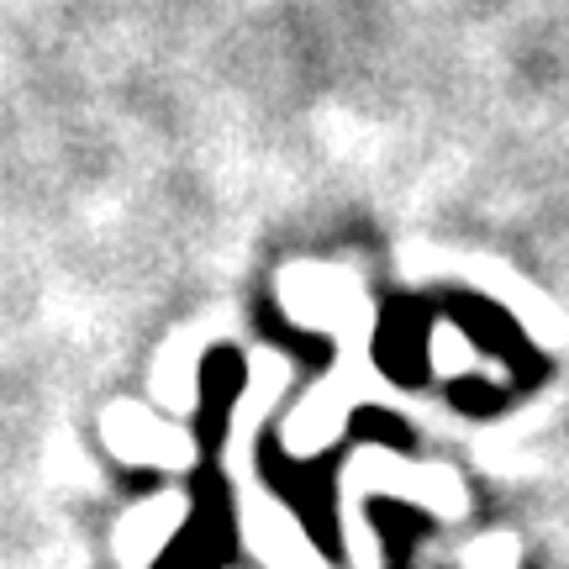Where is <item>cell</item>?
Wrapping results in <instances>:
<instances>
[{
	"mask_svg": "<svg viewBox=\"0 0 569 569\" xmlns=\"http://www.w3.org/2000/svg\"><path fill=\"white\" fill-rule=\"evenodd\" d=\"M238 553V501L222 475H201L190 490V511L180 517V532L153 559V569H227Z\"/></svg>",
	"mask_w": 569,
	"mask_h": 569,
	"instance_id": "obj_1",
	"label": "cell"
},
{
	"mask_svg": "<svg viewBox=\"0 0 569 569\" xmlns=\"http://www.w3.org/2000/svg\"><path fill=\"white\" fill-rule=\"evenodd\" d=\"M264 480L269 490L280 496L284 507L296 511V522H301V532L317 543L322 553H343V522H338V469H332V459H311V465H301V459H284L280 448L269 443L264 448Z\"/></svg>",
	"mask_w": 569,
	"mask_h": 569,
	"instance_id": "obj_2",
	"label": "cell"
},
{
	"mask_svg": "<svg viewBox=\"0 0 569 569\" xmlns=\"http://www.w3.org/2000/svg\"><path fill=\"white\" fill-rule=\"evenodd\" d=\"M243 390V365L232 353H217L206 365V380H201V427H196V443L206 453H217L227 438V417H232V401Z\"/></svg>",
	"mask_w": 569,
	"mask_h": 569,
	"instance_id": "obj_3",
	"label": "cell"
},
{
	"mask_svg": "<svg viewBox=\"0 0 569 569\" xmlns=\"http://www.w3.org/2000/svg\"><path fill=\"white\" fill-rule=\"evenodd\" d=\"M369 522H375V538H380V549H386V559L396 569L411 559V549L427 538V517L417 507H407V501H375L369 507Z\"/></svg>",
	"mask_w": 569,
	"mask_h": 569,
	"instance_id": "obj_4",
	"label": "cell"
},
{
	"mask_svg": "<svg viewBox=\"0 0 569 569\" xmlns=\"http://www.w3.org/2000/svg\"><path fill=\"white\" fill-rule=\"evenodd\" d=\"M427 327H422V317H411V311H396V322H390V332L380 338V359H386V369L401 380V386H417L427 375Z\"/></svg>",
	"mask_w": 569,
	"mask_h": 569,
	"instance_id": "obj_5",
	"label": "cell"
},
{
	"mask_svg": "<svg viewBox=\"0 0 569 569\" xmlns=\"http://www.w3.org/2000/svg\"><path fill=\"white\" fill-rule=\"evenodd\" d=\"M353 438L359 443H380V448H407L411 443V432L390 411H359L353 417Z\"/></svg>",
	"mask_w": 569,
	"mask_h": 569,
	"instance_id": "obj_6",
	"label": "cell"
}]
</instances>
